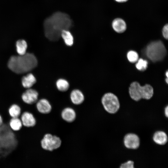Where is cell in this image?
Here are the masks:
<instances>
[{"mask_svg": "<svg viewBox=\"0 0 168 168\" xmlns=\"http://www.w3.org/2000/svg\"><path fill=\"white\" fill-rule=\"evenodd\" d=\"M72 25V21L68 15L60 12H55L44 21L45 35L51 41H58L61 37L62 31L69 30Z\"/></svg>", "mask_w": 168, "mask_h": 168, "instance_id": "cell-1", "label": "cell"}, {"mask_svg": "<svg viewBox=\"0 0 168 168\" xmlns=\"http://www.w3.org/2000/svg\"><path fill=\"white\" fill-rule=\"evenodd\" d=\"M37 64L35 55L26 53L22 55L11 56L8 60V67L14 72L19 74L31 71L37 66Z\"/></svg>", "mask_w": 168, "mask_h": 168, "instance_id": "cell-2", "label": "cell"}, {"mask_svg": "<svg viewBox=\"0 0 168 168\" xmlns=\"http://www.w3.org/2000/svg\"><path fill=\"white\" fill-rule=\"evenodd\" d=\"M129 92L131 98L138 101L142 98L150 99L153 95L154 91L153 87L149 84H146L142 86L138 82H134L131 83Z\"/></svg>", "mask_w": 168, "mask_h": 168, "instance_id": "cell-3", "label": "cell"}, {"mask_svg": "<svg viewBox=\"0 0 168 168\" xmlns=\"http://www.w3.org/2000/svg\"><path fill=\"white\" fill-rule=\"evenodd\" d=\"M146 55L152 61L155 62L162 60L166 54V50L161 40L152 42L147 46Z\"/></svg>", "mask_w": 168, "mask_h": 168, "instance_id": "cell-4", "label": "cell"}, {"mask_svg": "<svg viewBox=\"0 0 168 168\" xmlns=\"http://www.w3.org/2000/svg\"><path fill=\"white\" fill-rule=\"evenodd\" d=\"M102 104L105 110L108 113H116L120 108V103L117 97L111 93L105 94L101 98Z\"/></svg>", "mask_w": 168, "mask_h": 168, "instance_id": "cell-5", "label": "cell"}, {"mask_svg": "<svg viewBox=\"0 0 168 168\" xmlns=\"http://www.w3.org/2000/svg\"><path fill=\"white\" fill-rule=\"evenodd\" d=\"M61 143V139L59 137L49 133L45 134L40 141L42 148L49 151L58 148Z\"/></svg>", "mask_w": 168, "mask_h": 168, "instance_id": "cell-6", "label": "cell"}, {"mask_svg": "<svg viewBox=\"0 0 168 168\" xmlns=\"http://www.w3.org/2000/svg\"><path fill=\"white\" fill-rule=\"evenodd\" d=\"M124 143L126 148L136 149L138 148L140 146V140L139 138L136 134L129 133L124 137Z\"/></svg>", "mask_w": 168, "mask_h": 168, "instance_id": "cell-7", "label": "cell"}, {"mask_svg": "<svg viewBox=\"0 0 168 168\" xmlns=\"http://www.w3.org/2000/svg\"><path fill=\"white\" fill-rule=\"evenodd\" d=\"M39 94L35 90L28 88L22 94L21 98L25 103L32 105L35 104L38 100Z\"/></svg>", "mask_w": 168, "mask_h": 168, "instance_id": "cell-8", "label": "cell"}, {"mask_svg": "<svg viewBox=\"0 0 168 168\" xmlns=\"http://www.w3.org/2000/svg\"><path fill=\"white\" fill-rule=\"evenodd\" d=\"M35 106L37 111L41 114H47L50 113L52 110L50 103L45 98L38 100L35 103Z\"/></svg>", "mask_w": 168, "mask_h": 168, "instance_id": "cell-9", "label": "cell"}, {"mask_svg": "<svg viewBox=\"0 0 168 168\" xmlns=\"http://www.w3.org/2000/svg\"><path fill=\"white\" fill-rule=\"evenodd\" d=\"M23 126L27 127L34 126L36 124V120L33 114L28 111H25L21 114L19 117Z\"/></svg>", "mask_w": 168, "mask_h": 168, "instance_id": "cell-10", "label": "cell"}, {"mask_svg": "<svg viewBox=\"0 0 168 168\" xmlns=\"http://www.w3.org/2000/svg\"><path fill=\"white\" fill-rule=\"evenodd\" d=\"M70 97L71 102L75 105L81 104L83 102L85 99L83 93L78 89L72 90L70 93Z\"/></svg>", "mask_w": 168, "mask_h": 168, "instance_id": "cell-11", "label": "cell"}, {"mask_svg": "<svg viewBox=\"0 0 168 168\" xmlns=\"http://www.w3.org/2000/svg\"><path fill=\"white\" fill-rule=\"evenodd\" d=\"M62 119L65 121L71 123L75 119L76 114L73 109L70 107H66L64 109L61 113Z\"/></svg>", "mask_w": 168, "mask_h": 168, "instance_id": "cell-12", "label": "cell"}, {"mask_svg": "<svg viewBox=\"0 0 168 168\" xmlns=\"http://www.w3.org/2000/svg\"><path fill=\"white\" fill-rule=\"evenodd\" d=\"M112 27L114 30L118 33H122L126 29V24L122 19L117 18L112 21Z\"/></svg>", "mask_w": 168, "mask_h": 168, "instance_id": "cell-13", "label": "cell"}, {"mask_svg": "<svg viewBox=\"0 0 168 168\" xmlns=\"http://www.w3.org/2000/svg\"><path fill=\"white\" fill-rule=\"evenodd\" d=\"M153 141L157 144L164 145L168 141V137L164 131H158L156 132L153 136Z\"/></svg>", "mask_w": 168, "mask_h": 168, "instance_id": "cell-14", "label": "cell"}, {"mask_svg": "<svg viewBox=\"0 0 168 168\" xmlns=\"http://www.w3.org/2000/svg\"><path fill=\"white\" fill-rule=\"evenodd\" d=\"M36 80L32 73L28 74L23 77L21 79L23 86L26 88H30L36 82Z\"/></svg>", "mask_w": 168, "mask_h": 168, "instance_id": "cell-15", "label": "cell"}, {"mask_svg": "<svg viewBox=\"0 0 168 168\" xmlns=\"http://www.w3.org/2000/svg\"><path fill=\"white\" fill-rule=\"evenodd\" d=\"M62 37L64 43L68 46H71L74 43V38L73 35L68 30H63L61 33Z\"/></svg>", "mask_w": 168, "mask_h": 168, "instance_id": "cell-16", "label": "cell"}, {"mask_svg": "<svg viewBox=\"0 0 168 168\" xmlns=\"http://www.w3.org/2000/svg\"><path fill=\"white\" fill-rule=\"evenodd\" d=\"M9 124L11 128L14 131H19L23 126L21 120L19 117L12 118Z\"/></svg>", "mask_w": 168, "mask_h": 168, "instance_id": "cell-17", "label": "cell"}, {"mask_svg": "<svg viewBox=\"0 0 168 168\" xmlns=\"http://www.w3.org/2000/svg\"><path fill=\"white\" fill-rule=\"evenodd\" d=\"M8 113L11 118L19 117L21 114V109L17 104H13L8 109Z\"/></svg>", "mask_w": 168, "mask_h": 168, "instance_id": "cell-18", "label": "cell"}, {"mask_svg": "<svg viewBox=\"0 0 168 168\" xmlns=\"http://www.w3.org/2000/svg\"><path fill=\"white\" fill-rule=\"evenodd\" d=\"M56 87L59 91L61 92L67 91L69 87V83L66 79L60 78L58 79L56 82Z\"/></svg>", "mask_w": 168, "mask_h": 168, "instance_id": "cell-19", "label": "cell"}, {"mask_svg": "<svg viewBox=\"0 0 168 168\" xmlns=\"http://www.w3.org/2000/svg\"><path fill=\"white\" fill-rule=\"evenodd\" d=\"M16 51L19 55H22L26 53L27 44L24 40H20L16 43Z\"/></svg>", "mask_w": 168, "mask_h": 168, "instance_id": "cell-20", "label": "cell"}, {"mask_svg": "<svg viewBox=\"0 0 168 168\" xmlns=\"http://www.w3.org/2000/svg\"><path fill=\"white\" fill-rule=\"evenodd\" d=\"M147 64L148 62L147 60L141 58L138 60L135 66L138 70L140 71H144L147 69Z\"/></svg>", "mask_w": 168, "mask_h": 168, "instance_id": "cell-21", "label": "cell"}, {"mask_svg": "<svg viewBox=\"0 0 168 168\" xmlns=\"http://www.w3.org/2000/svg\"><path fill=\"white\" fill-rule=\"evenodd\" d=\"M127 57L130 62L134 63L138 59V55L136 51L131 50L128 53Z\"/></svg>", "mask_w": 168, "mask_h": 168, "instance_id": "cell-22", "label": "cell"}, {"mask_svg": "<svg viewBox=\"0 0 168 168\" xmlns=\"http://www.w3.org/2000/svg\"><path fill=\"white\" fill-rule=\"evenodd\" d=\"M134 162L132 161H128L127 162L121 164L120 168H134Z\"/></svg>", "mask_w": 168, "mask_h": 168, "instance_id": "cell-23", "label": "cell"}, {"mask_svg": "<svg viewBox=\"0 0 168 168\" xmlns=\"http://www.w3.org/2000/svg\"><path fill=\"white\" fill-rule=\"evenodd\" d=\"M162 34L163 37L166 40L168 38V25L167 24L163 27L162 30Z\"/></svg>", "mask_w": 168, "mask_h": 168, "instance_id": "cell-24", "label": "cell"}, {"mask_svg": "<svg viewBox=\"0 0 168 168\" xmlns=\"http://www.w3.org/2000/svg\"><path fill=\"white\" fill-rule=\"evenodd\" d=\"M164 113L166 117H168V106L167 105L165 108Z\"/></svg>", "mask_w": 168, "mask_h": 168, "instance_id": "cell-25", "label": "cell"}, {"mask_svg": "<svg viewBox=\"0 0 168 168\" xmlns=\"http://www.w3.org/2000/svg\"><path fill=\"white\" fill-rule=\"evenodd\" d=\"M118 2H124L127 1L128 0H115Z\"/></svg>", "mask_w": 168, "mask_h": 168, "instance_id": "cell-26", "label": "cell"}, {"mask_svg": "<svg viewBox=\"0 0 168 168\" xmlns=\"http://www.w3.org/2000/svg\"><path fill=\"white\" fill-rule=\"evenodd\" d=\"M3 119L2 117L0 114V127L3 124Z\"/></svg>", "mask_w": 168, "mask_h": 168, "instance_id": "cell-27", "label": "cell"}, {"mask_svg": "<svg viewBox=\"0 0 168 168\" xmlns=\"http://www.w3.org/2000/svg\"><path fill=\"white\" fill-rule=\"evenodd\" d=\"M166 75L167 77H168V71H167L166 72Z\"/></svg>", "mask_w": 168, "mask_h": 168, "instance_id": "cell-28", "label": "cell"}, {"mask_svg": "<svg viewBox=\"0 0 168 168\" xmlns=\"http://www.w3.org/2000/svg\"><path fill=\"white\" fill-rule=\"evenodd\" d=\"M166 83L167 84L168 83V77H167L166 79Z\"/></svg>", "mask_w": 168, "mask_h": 168, "instance_id": "cell-29", "label": "cell"}]
</instances>
